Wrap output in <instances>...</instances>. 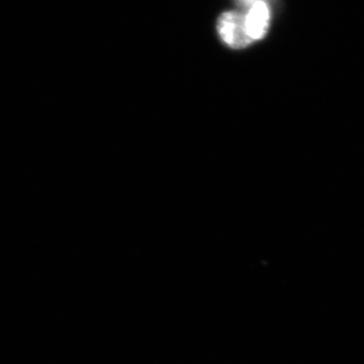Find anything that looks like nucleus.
Instances as JSON below:
<instances>
[{"label":"nucleus","instance_id":"obj_2","mask_svg":"<svg viewBox=\"0 0 364 364\" xmlns=\"http://www.w3.org/2000/svg\"><path fill=\"white\" fill-rule=\"evenodd\" d=\"M272 14V6L267 1L255 2L244 11V28L251 44L262 40L267 35Z\"/></svg>","mask_w":364,"mask_h":364},{"label":"nucleus","instance_id":"obj_3","mask_svg":"<svg viewBox=\"0 0 364 364\" xmlns=\"http://www.w3.org/2000/svg\"><path fill=\"white\" fill-rule=\"evenodd\" d=\"M258 1H267L270 4V1H273V0H235V4L239 6V9L240 11H246L251 6H253L255 2Z\"/></svg>","mask_w":364,"mask_h":364},{"label":"nucleus","instance_id":"obj_1","mask_svg":"<svg viewBox=\"0 0 364 364\" xmlns=\"http://www.w3.org/2000/svg\"><path fill=\"white\" fill-rule=\"evenodd\" d=\"M217 28L223 42L232 49H243L251 45L244 28L243 13L240 11L222 14Z\"/></svg>","mask_w":364,"mask_h":364}]
</instances>
